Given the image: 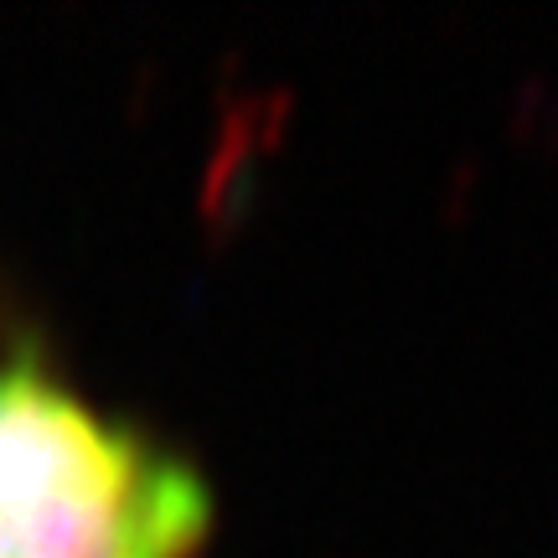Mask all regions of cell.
Listing matches in <instances>:
<instances>
[{
  "mask_svg": "<svg viewBox=\"0 0 558 558\" xmlns=\"http://www.w3.org/2000/svg\"><path fill=\"white\" fill-rule=\"evenodd\" d=\"M207 481L83 393L41 331H0V558H197Z\"/></svg>",
  "mask_w": 558,
  "mask_h": 558,
  "instance_id": "1",
  "label": "cell"
}]
</instances>
